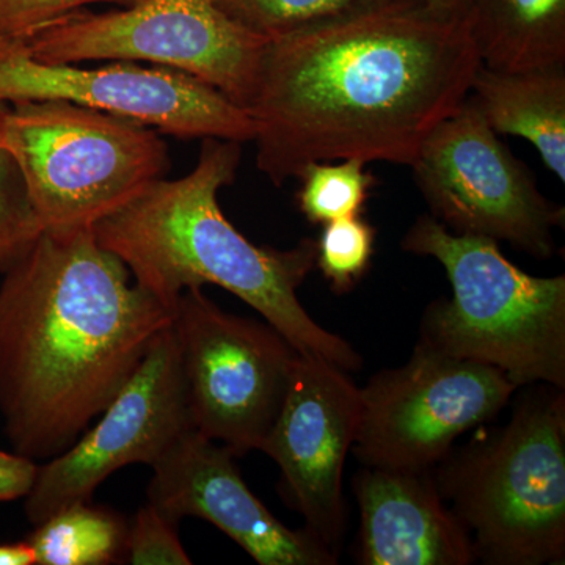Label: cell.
Returning <instances> with one entry per match:
<instances>
[{"label":"cell","instance_id":"6da1fadb","mask_svg":"<svg viewBox=\"0 0 565 565\" xmlns=\"http://www.w3.org/2000/svg\"><path fill=\"white\" fill-rule=\"evenodd\" d=\"M479 63L470 18L422 0H371L267 41L245 106L256 166L275 185L311 162L411 166Z\"/></svg>","mask_w":565,"mask_h":565},{"label":"cell","instance_id":"7a4b0ae2","mask_svg":"<svg viewBox=\"0 0 565 565\" xmlns=\"http://www.w3.org/2000/svg\"><path fill=\"white\" fill-rule=\"evenodd\" d=\"M172 322L93 230L41 233L0 282V416L13 452L39 463L76 444Z\"/></svg>","mask_w":565,"mask_h":565},{"label":"cell","instance_id":"3957f363","mask_svg":"<svg viewBox=\"0 0 565 565\" xmlns=\"http://www.w3.org/2000/svg\"><path fill=\"white\" fill-rule=\"evenodd\" d=\"M241 145L203 139L191 173L151 182L96 223V241L167 307L173 308L184 289L221 286L250 305L297 351L321 355L348 373L360 370L362 356L322 329L297 296L316 267V241H300L289 250L259 247L223 214L218 192L236 178Z\"/></svg>","mask_w":565,"mask_h":565},{"label":"cell","instance_id":"277c9868","mask_svg":"<svg viewBox=\"0 0 565 565\" xmlns=\"http://www.w3.org/2000/svg\"><path fill=\"white\" fill-rule=\"evenodd\" d=\"M401 245L437 259L452 288L424 315L419 344L498 367L515 386L565 388L564 275L533 277L497 241L449 232L427 214Z\"/></svg>","mask_w":565,"mask_h":565},{"label":"cell","instance_id":"5b68a950","mask_svg":"<svg viewBox=\"0 0 565 565\" xmlns=\"http://www.w3.org/2000/svg\"><path fill=\"white\" fill-rule=\"evenodd\" d=\"M563 392L552 386L520 401L508 426L444 465L435 481L487 564L564 561Z\"/></svg>","mask_w":565,"mask_h":565},{"label":"cell","instance_id":"8992f818","mask_svg":"<svg viewBox=\"0 0 565 565\" xmlns=\"http://www.w3.org/2000/svg\"><path fill=\"white\" fill-rule=\"evenodd\" d=\"M0 148L52 233L95 228L170 169L156 129L58 99L3 106Z\"/></svg>","mask_w":565,"mask_h":565},{"label":"cell","instance_id":"52a82bcc","mask_svg":"<svg viewBox=\"0 0 565 565\" xmlns=\"http://www.w3.org/2000/svg\"><path fill=\"white\" fill-rule=\"evenodd\" d=\"M18 41L50 65L141 61L182 71L244 110L267 43L211 0H137L106 13L79 10Z\"/></svg>","mask_w":565,"mask_h":565},{"label":"cell","instance_id":"ba28073f","mask_svg":"<svg viewBox=\"0 0 565 565\" xmlns=\"http://www.w3.org/2000/svg\"><path fill=\"white\" fill-rule=\"evenodd\" d=\"M173 330L193 429L234 457L262 451L299 351L269 323L226 313L202 288L178 297Z\"/></svg>","mask_w":565,"mask_h":565},{"label":"cell","instance_id":"9c48e42d","mask_svg":"<svg viewBox=\"0 0 565 565\" xmlns=\"http://www.w3.org/2000/svg\"><path fill=\"white\" fill-rule=\"evenodd\" d=\"M411 167L430 215L449 232L505 241L539 259L555 252L564 207L542 195L470 93L435 126Z\"/></svg>","mask_w":565,"mask_h":565},{"label":"cell","instance_id":"30bf717a","mask_svg":"<svg viewBox=\"0 0 565 565\" xmlns=\"http://www.w3.org/2000/svg\"><path fill=\"white\" fill-rule=\"evenodd\" d=\"M516 388L498 367L418 343L408 363L360 388L353 455L366 467L430 471L456 438L500 414Z\"/></svg>","mask_w":565,"mask_h":565},{"label":"cell","instance_id":"8fae6325","mask_svg":"<svg viewBox=\"0 0 565 565\" xmlns=\"http://www.w3.org/2000/svg\"><path fill=\"white\" fill-rule=\"evenodd\" d=\"M68 102L180 139L253 141L250 115L182 71L117 62L84 68L35 61L18 40H0V103Z\"/></svg>","mask_w":565,"mask_h":565},{"label":"cell","instance_id":"7c38bea8","mask_svg":"<svg viewBox=\"0 0 565 565\" xmlns=\"http://www.w3.org/2000/svg\"><path fill=\"white\" fill-rule=\"evenodd\" d=\"M99 416L76 444L39 465L24 497L31 525L68 505L92 501L96 489L126 465L152 467L193 429L173 322Z\"/></svg>","mask_w":565,"mask_h":565},{"label":"cell","instance_id":"4fadbf2b","mask_svg":"<svg viewBox=\"0 0 565 565\" xmlns=\"http://www.w3.org/2000/svg\"><path fill=\"white\" fill-rule=\"evenodd\" d=\"M362 418L348 371L316 353L297 355L280 414L262 451L280 468L281 490L323 545L343 537V471Z\"/></svg>","mask_w":565,"mask_h":565},{"label":"cell","instance_id":"5bb4252c","mask_svg":"<svg viewBox=\"0 0 565 565\" xmlns=\"http://www.w3.org/2000/svg\"><path fill=\"white\" fill-rule=\"evenodd\" d=\"M234 459L225 446L189 430L152 465L148 503L174 523L206 520L262 565L337 564L313 534L282 525L245 484Z\"/></svg>","mask_w":565,"mask_h":565},{"label":"cell","instance_id":"9a60e30c","mask_svg":"<svg viewBox=\"0 0 565 565\" xmlns=\"http://www.w3.org/2000/svg\"><path fill=\"white\" fill-rule=\"evenodd\" d=\"M362 514L360 563L468 565L473 541L429 471L367 467L353 481Z\"/></svg>","mask_w":565,"mask_h":565},{"label":"cell","instance_id":"2e32d148","mask_svg":"<svg viewBox=\"0 0 565 565\" xmlns=\"http://www.w3.org/2000/svg\"><path fill=\"white\" fill-rule=\"evenodd\" d=\"M470 96L494 132L530 141L565 182L564 66L509 73L479 63Z\"/></svg>","mask_w":565,"mask_h":565},{"label":"cell","instance_id":"e0dca14e","mask_svg":"<svg viewBox=\"0 0 565 565\" xmlns=\"http://www.w3.org/2000/svg\"><path fill=\"white\" fill-rule=\"evenodd\" d=\"M479 61L498 71L565 65V0H471Z\"/></svg>","mask_w":565,"mask_h":565},{"label":"cell","instance_id":"ac0fdd59","mask_svg":"<svg viewBox=\"0 0 565 565\" xmlns=\"http://www.w3.org/2000/svg\"><path fill=\"white\" fill-rule=\"evenodd\" d=\"M128 527L117 512L84 501L55 512L25 541L36 565H107L125 559Z\"/></svg>","mask_w":565,"mask_h":565},{"label":"cell","instance_id":"d6986e66","mask_svg":"<svg viewBox=\"0 0 565 565\" xmlns=\"http://www.w3.org/2000/svg\"><path fill=\"white\" fill-rule=\"evenodd\" d=\"M364 167L360 159L308 163L299 174L302 188L297 195L305 217L326 225L360 215L374 185Z\"/></svg>","mask_w":565,"mask_h":565},{"label":"cell","instance_id":"ffe728a7","mask_svg":"<svg viewBox=\"0 0 565 565\" xmlns=\"http://www.w3.org/2000/svg\"><path fill=\"white\" fill-rule=\"evenodd\" d=\"M230 20L270 41L341 17L371 0H211Z\"/></svg>","mask_w":565,"mask_h":565},{"label":"cell","instance_id":"44dd1931","mask_svg":"<svg viewBox=\"0 0 565 565\" xmlns=\"http://www.w3.org/2000/svg\"><path fill=\"white\" fill-rule=\"evenodd\" d=\"M374 239L375 230L360 215L323 225L316 266L334 292H349L362 280L373 259Z\"/></svg>","mask_w":565,"mask_h":565},{"label":"cell","instance_id":"7402d4cb","mask_svg":"<svg viewBox=\"0 0 565 565\" xmlns=\"http://www.w3.org/2000/svg\"><path fill=\"white\" fill-rule=\"evenodd\" d=\"M43 232L20 169L0 148V273L20 262Z\"/></svg>","mask_w":565,"mask_h":565},{"label":"cell","instance_id":"603a6c76","mask_svg":"<svg viewBox=\"0 0 565 565\" xmlns=\"http://www.w3.org/2000/svg\"><path fill=\"white\" fill-rule=\"evenodd\" d=\"M125 563L131 565H191L178 535V523L156 505H141L129 523Z\"/></svg>","mask_w":565,"mask_h":565},{"label":"cell","instance_id":"cb8c5ba5","mask_svg":"<svg viewBox=\"0 0 565 565\" xmlns=\"http://www.w3.org/2000/svg\"><path fill=\"white\" fill-rule=\"evenodd\" d=\"M137 0H0V40H21L93 3L131 6Z\"/></svg>","mask_w":565,"mask_h":565},{"label":"cell","instance_id":"d4e9b609","mask_svg":"<svg viewBox=\"0 0 565 565\" xmlns=\"http://www.w3.org/2000/svg\"><path fill=\"white\" fill-rule=\"evenodd\" d=\"M39 463L0 449V503L24 498L35 482Z\"/></svg>","mask_w":565,"mask_h":565},{"label":"cell","instance_id":"484cf974","mask_svg":"<svg viewBox=\"0 0 565 565\" xmlns=\"http://www.w3.org/2000/svg\"><path fill=\"white\" fill-rule=\"evenodd\" d=\"M35 553L28 541L0 544V565H33Z\"/></svg>","mask_w":565,"mask_h":565},{"label":"cell","instance_id":"4316f807","mask_svg":"<svg viewBox=\"0 0 565 565\" xmlns=\"http://www.w3.org/2000/svg\"><path fill=\"white\" fill-rule=\"evenodd\" d=\"M422 2L444 13L460 14V17L470 14L471 0H422Z\"/></svg>","mask_w":565,"mask_h":565},{"label":"cell","instance_id":"83f0119b","mask_svg":"<svg viewBox=\"0 0 565 565\" xmlns=\"http://www.w3.org/2000/svg\"><path fill=\"white\" fill-rule=\"evenodd\" d=\"M3 106H6V104L0 103V114H2Z\"/></svg>","mask_w":565,"mask_h":565}]
</instances>
